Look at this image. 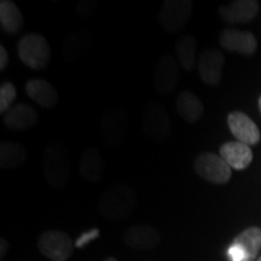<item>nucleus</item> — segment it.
Instances as JSON below:
<instances>
[{"label":"nucleus","instance_id":"nucleus-22","mask_svg":"<svg viewBox=\"0 0 261 261\" xmlns=\"http://www.w3.org/2000/svg\"><path fill=\"white\" fill-rule=\"evenodd\" d=\"M27 149L19 143L3 142L0 144V167L11 171L21 167L27 161Z\"/></svg>","mask_w":261,"mask_h":261},{"label":"nucleus","instance_id":"nucleus-30","mask_svg":"<svg viewBox=\"0 0 261 261\" xmlns=\"http://www.w3.org/2000/svg\"><path fill=\"white\" fill-rule=\"evenodd\" d=\"M9 249V243L5 238H2L0 240V259H4L6 252Z\"/></svg>","mask_w":261,"mask_h":261},{"label":"nucleus","instance_id":"nucleus-18","mask_svg":"<svg viewBox=\"0 0 261 261\" xmlns=\"http://www.w3.org/2000/svg\"><path fill=\"white\" fill-rule=\"evenodd\" d=\"M25 93L33 102L44 109H52L57 106L58 92L47 80L31 79L25 84Z\"/></svg>","mask_w":261,"mask_h":261},{"label":"nucleus","instance_id":"nucleus-19","mask_svg":"<svg viewBox=\"0 0 261 261\" xmlns=\"http://www.w3.org/2000/svg\"><path fill=\"white\" fill-rule=\"evenodd\" d=\"M220 156L231 168L242 171L246 169L253 161V151L249 145L236 140L221 145L219 150Z\"/></svg>","mask_w":261,"mask_h":261},{"label":"nucleus","instance_id":"nucleus-29","mask_svg":"<svg viewBox=\"0 0 261 261\" xmlns=\"http://www.w3.org/2000/svg\"><path fill=\"white\" fill-rule=\"evenodd\" d=\"M9 65V54L6 48L0 45V70H5Z\"/></svg>","mask_w":261,"mask_h":261},{"label":"nucleus","instance_id":"nucleus-17","mask_svg":"<svg viewBox=\"0 0 261 261\" xmlns=\"http://www.w3.org/2000/svg\"><path fill=\"white\" fill-rule=\"evenodd\" d=\"M39 121V114L28 104H15L4 116V125L10 130H27Z\"/></svg>","mask_w":261,"mask_h":261},{"label":"nucleus","instance_id":"nucleus-10","mask_svg":"<svg viewBox=\"0 0 261 261\" xmlns=\"http://www.w3.org/2000/svg\"><path fill=\"white\" fill-rule=\"evenodd\" d=\"M225 56L220 51L210 48L204 50L198 57L197 68L202 81L210 86H217L223 77Z\"/></svg>","mask_w":261,"mask_h":261},{"label":"nucleus","instance_id":"nucleus-9","mask_svg":"<svg viewBox=\"0 0 261 261\" xmlns=\"http://www.w3.org/2000/svg\"><path fill=\"white\" fill-rule=\"evenodd\" d=\"M180 81L179 62L171 55H163L158 62L154 73V86L158 93L167 96L177 89Z\"/></svg>","mask_w":261,"mask_h":261},{"label":"nucleus","instance_id":"nucleus-12","mask_svg":"<svg viewBox=\"0 0 261 261\" xmlns=\"http://www.w3.org/2000/svg\"><path fill=\"white\" fill-rule=\"evenodd\" d=\"M123 241L127 247L135 250H151L160 244L161 236L154 226L146 224L133 225L123 234Z\"/></svg>","mask_w":261,"mask_h":261},{"label":"nucleus","instance_id":"nucleus-8","mask_svg":"<svg viewBox=\"0 0 261 261\" xmlns=\"http://www.w3.org/2000/svg\"><path fill=\"white\" fill-rule=\"evenodd\" d=\"M196 174L213 184H226L231 178V167L220 155L203 152L194 162Z\"/></svg>","mask_w":261,"mask_h":261},{"label":"nucleus","instance_id":"nucleus-15","mask_svg":"<svg viewBox=\"0 0 261 261\" xmlns=\"http://www.w3.org/2000/svg\"><path fill=\"white\" fill-rule=\"evenodd\" d=\"M93 40V33L89 28L77 29L69 34L62 45V58L65 63L76 61L86 52Z\"/></svg>","mask_w":261,"mask_h":261},{"label":"nucleus","instance_id":"nucleus-24","mask_svg":"<svg viewBox=\"0 0 261 261\" xmlns=\"http://www.w3.org/2000/svg\"><path fill=\"white\" fill-rule=\"evenodd\" d=\"M246 253V261H254L261 249V228L249 227L233 240Z\"/></svg>","mask_w":261,"mask_h":261},{"label":"nucleus","instance_id":"nucleus-2","mask_svg":"<svg viewBox=\"0 0 261 261\" xmlns=\"http://www.w3.org/2000/svg\"><path fill=\"white\" fill-rule=\"evenodd\" d=\"M42 168L47 184L54 189H62L69 182L71 175L69 150L61 142L46 145L42 154Z\"/></svg>","mask_w":261,"mask_h":261},{"label":"nucleus","instance_id":"nucleus-33","mask_svg":"<svg viewBox=\"0 0 261 261\" xmlns=\"http://www.w3.org/2000/svg\"><path fill=\"white\" fill-rule=\"evenodd\" d=\"M256 261H261V256H259V257H257V259H256Z\"/></svg>","mask_w":261,"mask_h":261},{"label":"nucleus","instance_id":"nucleus-11","mask_svg":"<svg viewBox=\"0 0 261 261\" xmlns=\"http://www.w3.org/2000/svg\"><path fill=\"white\" fill-rule=\"evenodd\" d=\"M219 44L225 50L246 56H252L257 48L256 38L252 32H243L233 28L224 29L220 33Z\"/></svg>","mask_w":261,"mask_h":261},{"label":"nucleus","instance_id":"nucleus-16","mask_svg":"<svg viewBox=\"0 0 261 261\" xmlns=\"http://www.w3.org/2000/svg\"><path fill=\"white\" fill-rule=\"evenodd\" d=\"M259 11V3L255 0H236L227 5H221L219 15L228 23H244L255 17Z\"/></svg>","mask_w":261,"mask_h":261},{"label":"nucleus","instance_id":"nucleus-3","mask_svg":"<svg viewBox=\"0 0 261 261\" xmlns=\"http://www.w3.org/2000/svg\"><path fill=\"white\" fill-rule=\"evenodd\" d=\"M17 55L22 63L34 70H44L51 63L50 44L39 33H27L17 42Z\"/></svg>","mask_w":261,"mask_h":261},{"label":"nucleus","instance_id":"nucleus-26","mask_svg":"<svg viewBox=\"0 0 261 261\" xmlns=\"http://www.w3.org/2000/svg\"><path fill=\"white\" fill-rule=\"evenodd\" d=\"M75 10H76L77 15H79L81 18L90 19L96 15L98 10V4L94 0H81V2L77 3L76 6H75Z\"/></svg>","mask_w":261,"mask_h":261},{"label":"nucleus","instance_id":"nucleus-1","mask_svg":"<svg viewBox=\"0 0 261 261\" xmlns=\"http://www.w3.org/2000/svg\"><path fill=\"white\" fill-rule=\"evenodd\" d=\"M137 195L132 187L117 184L107 189L98 202V210L104 218L110 220H123L136 210Z\"/></svg>","mask_w":261,"mask_h":261},{"label":"nucleus","instance_id":"nucleus-20","mask_svg":"<svg viewBox=\"0 0 261 261\" xmlns=\"http://www.w3.org/2000/svg\"><path fill=\"white\" fill-rule=\"evenodd\" d=\"M177 112L188 123H196L202 119L204 107L201 99L190 91H181L177 97Z\"/></svg>","mask_w":261,"mask_h":261},{"label":"nucleus","instance_id":"nucleus-27","mask_svg":"<svg viewBox=\"0 0 261 261\" xmlns=\"http://www.w3.org/2000/svg\"><path fill=\"white\" fill-rule=\"evenodd\" d=\"M99 230H98L97 227H93L91 228V230L86 231V232H84L83 234H80L79 238H77L76 241H75V247L76 248H84L85 246H87V244L92 242V241L97 240L98 237H99Z\"/></svg>","mask_w":261,"mask_h":261},{"label":"nucleus","instance_id":"nucleus-7","mask_svg":"<svg viewBox=\"0 0 261 261\" xmlns=\"http://www.w3.org/2000/svg\"><path fill=\"white\" fill-rule=\"evenodd\" d=\"M74 247L69 234L60 230L46 231L38 240L39 252L51 261H67L73 255Z\"/></svg>","mask_w":261,"mask_h":261},{"label":"nucleus","instance_id":"nucleus-13","mask_svg":"<svg viewBox=\"0 0 261 261\" xmlns=\"http://www.w3.org/2000/svg\"><path fill=\"white\" fill-rule=\"evenodd\" d=\"M227 125L234 138L247 145L260 142V130L255 122L242 112H232L227 116Z\"/></svg>","mask_w":261,"mask_h":261},{"label":"nucleus","instance_id":"nucleus-6","mask_svg":"<svg viewBox=\"0 0 261 261\" xmlns=\"http://www.w3.org/2000/svg\"><path fill=\"white\" fill-rule=\"evenodd\" d=\"M192 11L191 0H165L158 15L159 25L166 33L180 31L190 21Z\"/></svg>","mask_w":261,"mask_h":261},{"label":"nucleus","instance_id":"nucleus-4","mask_svg":"<svg viewBox=\"0 0 261 261\" xmlns=\"http://www.w3.org/2000/svg\"><path fill=\"white\" fill-rule=\"evenodd\" d=\"M128 129L129 116L123 108L112 107L104 112L100 119V137L108 148H121Z\"/></svg>","mask_w":261,"mask_h":261},{"label":"nucleus","instance_id":"nucleus-28","mask_svg":"<svg viewBox=\"0 0 261 261\" xmlns=\"http://www.w3.org/2000/svg\"><path fill=\"white\" fill-rule=\"evenodd\" d=\"M227 256L230 261H246V253L238 244L233 243L228 247Z\"/></svg>","mask_w":261,"mask_h":261},{"label":"nucleus","instance_id":"nucleus-23","mask_svg":"<svg viewBox=\"0 0 261 261\" xmlns=\"http://www.w3.org/2000/svg\"><path fill=\"white\" fill-rule=\"evenodd\" d=\"M196 51H197V40L192 35H182L175 42V54L178 62L187 71L194 70L196 62Z\"/></svg>","mask_w":261,"mask_h":261},{"label":"nucleus","instance_id":"nucleus-5","mask_svg":"<svg viewBox=\"0 0 261 261\" xmlns=\"http://www.w3.org/2000/svg\"><path fill=\"white\" fill-rule=\"evenodd\" d=\"M142 129L146 138L154 143H165L171 137V119L162 104L159 102L146 104L142 117Z\"/></svg>","mask_w":261,"mask_h":261},{"label":"nucleus","instance_id":"nucleus-21","mask_svg":"<svg viewBox=\"0 0 261 261\" xmlns=\"http://www.w3.org/2000/svg\"><path fill=\"white\" fill-rule=\"evenodd\" d=\"M24 17L18 6L11 0L0 2V27L9 35H16L23 29Z\"/></svg>","mask_w":261,"mask_h":261},{"label":"nucleus","instance_id":"nucleus-25","mask_svg":"<svg viewBox=\"0 0 261 261\" xmlns=\"http://www.w3.org/2000/svg\"><path fill=\"white\" fill-rule=\"evenodd\" d=\"M17 98V89L10 81H5L0 86V113L6 114L11 109L12 104Z\"/></svg>","mask_w":261,"mask_h":261},{"label":"nucleus","instance_id":"nucleus-31","mask_svg":"<svg viewBox=\"0 0 261 261\" xmlns=\"http://www.w3.org/2000/svg\"><path fill=\"white\" fill-rule=\"evenodd\" d=\"M104 261H119V260H117L116 257H114V256H109V257H107V259Z\"/></svg>","mask_w":261,"mask_h":261},{"label":"nucleus","instance_id":"nucleus-14","mask_svg":"<svg viewBox=\"0 0 261 261\" xmlns=\"http://www.w3.org/2000/svg\"><path fill=\"white\" fill-rule=\"evenodd\" d=\"M106 172L103 156L97 148L90 146L83 150L79 159L80 177L89 182H98Z\"/></svg>","mask_w":261,"mask_h":261},{"label":"nucleus","instance_id":"nucleus-32","mask_svg":"<svg viewBox=\"0 0 261 261\" xmlns=\"http://www.w3.org/2000/svg\"><path fill=\"white\" fill-rule=\"evenodd\" d=\"M259 109H260V113H261V96L259 98Z\"/></svg>","mask_w":261,"mask_h":261}]
</instances>
